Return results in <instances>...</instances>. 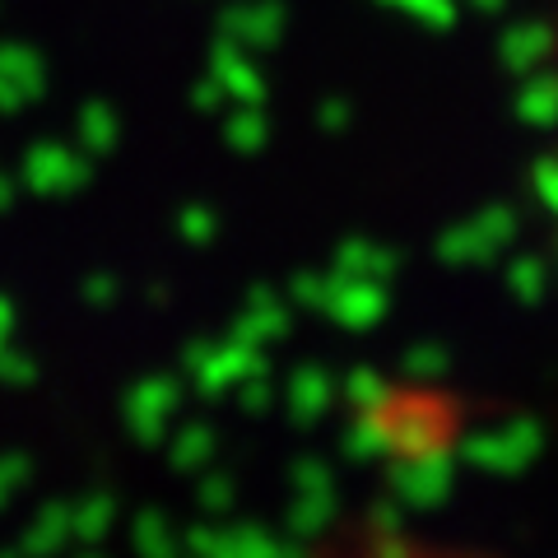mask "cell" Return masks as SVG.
<instances>
[{
  "label": "cell",
  "mask_w": 558,
  "mask_h": 558,
  "mask_svg": "<svg viewBox=\"0 0 558 558\" xmlns=\"http://www.w3.org/2000/svg\"><path fill=\"white\" fill-rule=\"evenodd\" d=\"M554 89H558V28H554ZM558 149V145H554Z\"/></svg>",
  "instance_id": "obj_1"
}]
</instances>
